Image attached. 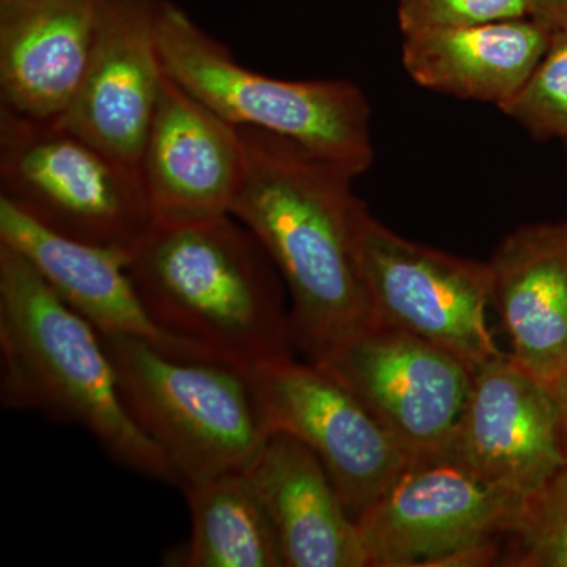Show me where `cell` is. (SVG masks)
Instances as JSON below:
<instances>
[{"instance_id":"obj_1","label":"cell","mask_w":567,"mask_h":567,"mask_svg":"<svg viewBox=\"0 0 567 567\" xmlns=\"http://www.w3.org/2000/svg\"><path fill=\"white\" fill-rule=\"evenodd\" d=\"M244 183L233 215L271 257L290 300L295 350L315 361L375 324L357 257L365 207L354 177L301 145L241 128Z\"/></svg>"},{"instance_id":"obj_2","label":"cell","mask_w":567,"mask_h":567,"mask_svg":"<svg viewBox=\"0 0 567 567\" xmlns=\"http://www.w3.org/2000/svg\"><path fill=\"white\" fill-rule=\"evenodd\" d=\"M128 274L156 327L213 360L245 369L297 352L281 275L234 215L153 223Z\"/></svg>"},{"instance_id":"obj_3","label":"cell","mask_w":567,"mask_h":567,"mask_svg":"<svg viewBox=\"0 0 567 567\" xmlns=\"http://www.w3.org/2000/svg\"><path fill=\"white\" fill-rule=\"evenodd\" d=\"M0 398L80 425L123 468L181 487L162 451L123 405L102 336L63 303L22 254L0 244Z\"/></svg>"},{"instance_id":"obj_4","label":"cell","mask_w":567,"mask_h":567,"mask_svg":"<svg viewBox=\"0 0 567 567\" xmlns=\"http://www.w3.org/2000/svg\"><path fill=\"white\" fill-rule=\"evenodd\" d=\"M156 37L166 76L230 125L292 141L354 177L374 163L371 107L353 82L257 73L173 0L159 3Z\"/></svg>"},{"instance_id":"obj_5","label":"cell","mask_w":567,"mask_h":567,"mask_svg":"<svg viewBox=\"0 0 567 567\" xmlns=\"http://www.w3.org/2000/svg\"><path fill=\"white\" fill-rule=\"evenodd\" d=\"M102 339L123 405L173 466L181 487L240 472L262 450L270 431L244 369L171 357L130 336Z\"/></svg>"},{"instance_id":"obj_6","label":"cell","mask_w":567,"mask_h":567,"mask_svg":"<svg viewBox=\"0 0 567 567\" xmlns=\"http://www.w3.org/2000/svg\"><path fill=\"white\" fill-rule=\"evenodd\" d=\"M0 199L51 233L132 254L155 218L140 167L63 128L0 107Z\"/></svg>"},{"instance_id":"obj_7","label":"cell","mask_w":567,"mask_h":567,"mask_svg":"<svg viewBox=\"0 0 567 567\" xmlns=\"http://www.w3.org/2000/svg\"><path fill=\"white\" fill-rule=\"evenodd\" d=\"M524 499L446 458L417 461L354 524L368 567L499 565Z\"/></svg>"},{"instance_id":"obj_8","label":"cell","mask_w":567,"mask_h":567,"mask_svg":"<svg viewBox=\"0 0 567 567\" xmlns=\"http://www.w3.org/2000/svg\"><path fill=\"white\" fill-rule=\"evenodd\" d=\"M357 257L375 324L442 347L473 371L503 353L487 324L491 265L406 240L368 207L358 219Z\"/></svg>"},{"instance_id":"obj_9","label":"cell","mask_w":567,"mask_h":567,"mask_svg":"<svg viewBox=\"0 0 567 567\" xmlns=\"http://www.w3.org/2000/svg\"><path fill=\"white\" fill-rule=\"evenodd\" d=\"M244 372L270 434L319 457L353 520L417 462L320 365L287 354Z\"/></svg>"},{"instance_id":"obj_10","label":"cell","mask_w":567,"mask_h":567,"mask_svg":"<svg viewBox=\"0 0 567 567\" xmlns=\"http://www.w3.org/2000/svg\"><path fill=\"white\" fill-rule=\"evenodd\" d=\"M365 406L415 461L445 456L473 369L423 338L372 324L315 361Z\"/></svg>"},{"instance_id":"obj_11","label":"cell","mask_w":567,"mask_h":567,"mask_svg":"<svg viewBox=\"0 0 567 567\" xmlns=\"http://www.w3.org/2000/svg\"><path fill=\"white\" fill-rule=\"evenodd\" d=\"M442 458L492 486L533 494L566 465L550 386L511 353L480 365Z\"/></svg>"},{"instance_id":"obj_12","label":"cell","mask_w":567,"mask_h":567,"mask_svg":"<svg viewBox=\"0 0 567 567\" xmlns=\"http://www.w3.org/2000/svg\"><path fill=\"white\" fill-rule=\"evenodd\" d=\"M162 0H103L80 85L59 125L140 167L164 80L158 28Z\"/></svg>"},{"instance_id":"obj_13","label":"cell","mask_w":567,"mask_h":567,"mask_svg":"<svg viewBox=\"0 0 567 567\" xmlns=\"http://www.w3.org/2000/svg\"><path fill=\"white\" fill-rule=\"evenodd\" d=\"M246 171L244 132L164 73L140 173L158 223L233 215Z\"/></svg>"},{"instance_id":"obj_14","label":"cell","mask_w":567,"mask_h":567,"mask_svg":"<svg viewBox=\"0 0 567 567\" xmlns=\"http://www.w3.org/2000/svg\"><path fill=\"white\" fill-rule=\"evenodd\" d=\"M0 244L22 254L100 334L130 336L185 360H213L156 327L128 274V252L51 233L6 199H0Z\"/></svg>"},{"instance_id":"obj_15","label":"cell","mask_w":567,"mask_h":567,"mask_svg":"<svg viewBox=\"0 0 567 567\" xmlns=\"http://www.w3.org/2000/svg\"><path fill=\"white\" fill-rule=\"evenodd\" d=\"M103 0H0V107L55 121L80 85Z\"/></svg>"},{"instance_id":"obj_16","label":"cell","mask_w":567,"mask_h":567,"mask_svg":"<svg viewBox=\"0 0 567 567\" xmlns=\"http://www.w3.org/2000/svg\"><path fill=\"white\" fill-rule=\"evenodd\" d=\"M245 473L274 522L286 567H368L357 524L308 446L275 432Z\"/></svg>"},{"instance_id":"obj_17","label":"cell","mask_w":567,"mask_h":567,"mask_svg":"<svg viewBox=\"0 0 567 567\" xmlns=\"http://www.w3.org/2000/svg\"><path fill=\"white\" fill-rule=\"evenodd\" d=\"M488 265L511 354L550 386L567 374V223L514 230Z\"/></svg>"},{"instance_id":"obj_18","label":"cell","mask_w":567,"mask_h":567,"mask_svg":"<svg viewBox=\"0 0 567 567\" xmlns=\"http://www.w3.org/2000/svg\"><path fill=\"white\" fill-rule=\"evenodd\" d=\"M533 18L406 33L402 63L416 84L502 107L532 76L551 41Z\"/></svg>"},{"instance_id":"obj_19","label":"cell","mask_w":567,"mask_h":567,"mask_svg":"<svg viewBox=\"0 0 567 567\" xmlns=\"http://www.w3.org/2000/svg\"><path fill=\"white\" fill-rule=\"evenodd\" d=\"M192 536L177 558L185 567H282L281 543L245 470L182 486Z\"/></svg>"},{"instance_id":"obj_20","label":"cell","mask_w":567,"mask_h":567,"mask_svg":"<svg viewBox=\"0 0 567 567\" xmlns=\"http://www.w3.org/2000/svg\"><path fill=\"white\" fill-rule=\"evenodd\" d=\"M499 565L567 567V465L525 496Z\"/></svg>"},{"instance_id":"obj_21","label":"cell","mask_w":567,"mask_h":567,"mask_svg":"<svg viewBox=\"0 0 567 567\" xmlns=\"http://www.w3.org/2000/svg\"><path fill=\"white\" fill-rule=\"evenodd\" d=\"M499 110L537 140L567 142V29L551 33L548 50L532 76Z\"/></svg>"},{"instance_id":"obj_22","label":"cell","mask_w":567,"mask_h":567,"mask_svg":"<svg viewBox=\"0 0 567 567\" xmlns=\"http://www.w3.org/2000/svg\"><path fill=\"white\" fill-rule=\"evenodd\" d=\"M529 18L527 0H398V21L406 33Z\"/></svg>"},{"instance_id":"obj_23","label":"cell","mask_w":567,"mask_h":567,"mask_svg":"<svg viewBox=\"0 0 567 567\" xmlns=\"http://www.w3.org/2000/svg\"><path fill=\"white\" fill-rule=\"evenodd\" d=\"M529 18L546 25L548 31L567 29V0H527Z\"/></svg>"},{"instance_id":"obj_24","label":"cell","mask_w":567,"mask_h":567,"mask_svg":"<svg viewBox=\"0 0 567 567\" xmlns=\"http://www.w3.org/2000/svg\"><path fill=\"white\" fill-rule=\"evenodd\" d=\"M558 410L559 445L567 465V374L550 385Z\"/></svg>"}]
</instances>
